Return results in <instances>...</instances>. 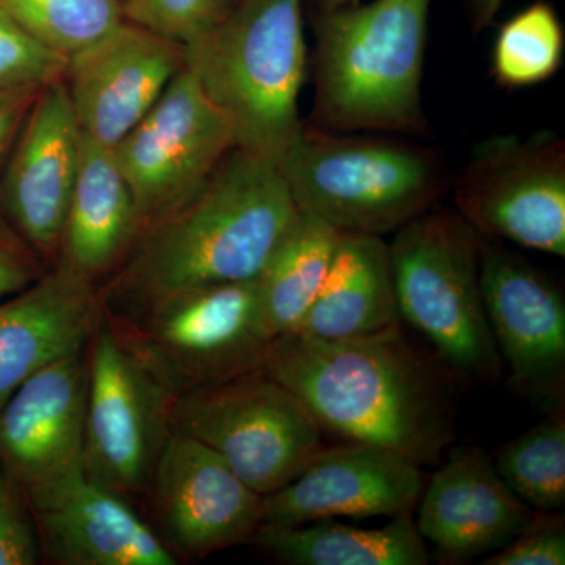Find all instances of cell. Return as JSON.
Listing matches in <instances>:
<instances>
[{"mask_svg": "<svg viewBox=\"0 0 565 565\" xmlns=\"http://www.w3.org/2000/svg\"><path fill=\"white\" fill-rule=\"evenodd\" d=\"M297 207L277 163L234 148L188 202L141 230L98 291L125 318L173 294L256 280Z\"/></svg>", "mask_w": 565, "mask_h": 565, "instance_id": "6da1fadb", "label": "cell"}, {"mask_svg": "<svg viewBox=\"0 0 565 565\" xmlns=\"http://www.w3.org/2000/svg\"><path fill=\"white\" fill-rule=\"evenodd\" d=\"M259 371L296 394L321 429L419 467L455 440L445 385L401 326L343 340L282 334Z\"/></svg>", "mask_w": 565, "mask_h": 565, "instance_id": "7a4b0ae2", "label": "cell"}, {"mask_svg": "<svg viewBox=\"0 0 565 565\" xmlns=\"http://www.w3.org/2000/svg\"><path fill=\"white\" fill-rule=\"evenodd\" d=\"M430 0L319 11L315 121L329 132L426 131L422 84Z\"/></svg>", "mask_w": 565, "mask_h": 565, "instance_id": "3957f363", "label": "cell"}, {"mask_svg": "<svg viewBox=\"0 0 565 565\" xmlns=\"http://www.w3.org/2000/svg\"><path fill=\"white\" fill-rule=\"evenodd\" d=\"M185 66L232 125L236 148L277 163L303 128L302 0H237L185 46Z\"/></svg>", "mask_w": 565, "mask_h": 565, "instance_id": "277c9868", "label": "cell"}, {"mask_svg": "<svg viewBox=\"0 0 565 565\" xmlns=\"http://www.w3.org/2000/svg\"><path fill=\"white\" fill-rule=\"evenodd\" d=\"M277 167L297 211L381 237L430 210L445 182L433 151L305 125Z\"/></svg>", "mask_w": 565, "mask_h": 565, "instance_id": "5b68a950", "label": "cell"}, {"mask_svg": "<svg viewBox=\"0 0 565 565\" xmlns=\"http://www.w3.org/2000/svg\"><path fill=\"white\" fill-rule=\"evenodd\" d=\"M390 247L401 321L465 377L494 379L501 362L479 281V234L460 217L427 210L394 232Z\"/></svg>", "mask_w": 565, "mask_h": 565, "instance_id": "8992f818", "label": "cell"}, {"mask_svg": "<svg viewBox=\"0 0 565 565\" xmlns=\"http://www.w3.org/2000/svg\"><path fill=\"white\" fill-rule=\"evenodd\" d=\"M106 319L173 396L258 371L273 343L256 280L200 286Z\"/></svg>", "mask_w": 565, "mask_h": 565, "instance_id": "52a82bcc", "label": "cell"}, {"mask_svg": "<svg viewBox=\"0 0 565 565\" xmlns=\"http://www.w3.org/2000/svg\"><path fill=\"white\" fill-rule=\"evenodd\" d=\"M172 427L214 449L263 497L292 481L322 438L299 397L259 370L174 397Z\"/></svg>", "mask_w": 565, "mask_h": 565, "instance_id": "ba28073f", "label": "cell"}, {"mask_svg": "<svg viewBox=\"0 0 565 565\" xmlns=\"http://www.w3.org/2000/svg\"><path fill=\"white\" fill-rule=\"evenodd\" d=\"M174 397L103 315L88 344L85 475L125 498L147 492L173 433Z\"/></svg>", "mask_w": 565, "mask_h": 565, "instance_id": "9c48e42d", "label": "cell"}, {"mask_svg": "<svg viewBox=\"0 0 565 565\" xmlns=\"http://www.w3.org/2000/svg\"><path fill=\"white\" fill-rule=\"evenodd\" d=\"M460 217L479 236L565 256V143L556 134L479 143L457 180Z\"/></svg>", "mask_w": 565, "mask_h": 565, "instance_id": "30bf717a", "label": "cell"}, {"mask_svg": "<svg viewBox=\"0 0 565 565\" xmlns=\"http://www.w3.org/2000/svg\"><path fill=\"white\" fill-rule=\"evenodd\" d=\"M234 148L232 125L184 66L143 120L111 148L141 230L188 202Z\"/></svg>", "mask_w": 565, "mask_h": 565, "instance_id": "8fae6325", "label": "cell"}, {"mask_svg": "<svg viewBox=\"0 0 565 565\" xmlns=\"http://www.w3.org/2000/svg\"><path fill=\"white\" fill-rule=\"evenodd\" d=\"M147 492L163 544L173 555L177 550L204 557L252 544L262 526L263 494L245 484L214 449L189 435H170Z\"/></svg>", "mask_w": 565, "mask_h": 565, "instance_id": "7c38bea8", "label": "cell"}, {"mask_svg": "<svg viewBox=\"0 0 565 565\" xmlns=\"http://www.w3.org/2000/svg\"><path fill=\"white\" fill-rule=\"evenodd\" d=\"M185 66V47L129 21L70 55L65 82L82 134L115 148Z\"/></svg>", "mask_w": 565, "mask_h": 565, "instance_id": "4fadbf2b", "label": "cell"}, {"mask_svg": "<svg viewBox=\"0 0 565 565\" xmlns=\"http://www.w3.org/2000/svg\"><path fill=\"white\" fill-rule=\"evenodd\" d=\"M424 486L422 467L390 449L359 441L319 448L292 481L264 497L262 526L393 519L414 511Z\"/></svg>", "mask_w": 565, "mask_h": 565, "instance_id": "5bb4252c", "label": "cell"}, {"mask_svg": "<svg viewBox=\"0 0 565 565\" xmlns=\"http://www.w3.org/2000/svg\"><path fill=\"white\" fill-rule=\"evenodd\" d=\"M487 321L512 384L557 399L565 382V302L546 275L479 236Z\"/></svg>", "mask_w": 565, "mask_h": 565, "instance_id": "9a60e30c", "label": "cell"}, {"mask_svg": "<svg viewBox=\"0 0 565 565\" xmlns=\"http://www.w3.org/2000/svg\"><path fill=\"white\" fill-rule=\"evenodd\" d=\"M81 147L65 82L41 88L0 184V210L41 259L57 255L61 247Z\"/></svg>", "mask_w": 565, "mask_h": 565, "instance_id": "2e32d148", "label": "cell"}, {"mask_svg": "<svg viewBox=\"0 0 565 565\" xmlns=\"http://www.w3.org/2000/svg\"><path fill=\"white\" fill-rule=\"evenodd\" d=\"M41 552L61 565H174L178 557L128 503L84 467L25 493Z\"/></svg>", "mask_w": 565, "mask_h": 565, "instance_id": "e0dca14e", "label": "cell"}, {"mask_svg": "<svg viewBox=\"0 0 565 565\" xmlns=\"http://www.w3.org/2000/svg\"><path fill=\"white\" fill-rule=\"evenodd\" d=\"M88 348L41 367L0 408V462L28 493L82 465Z\"/></svg>", "mask_w": 565, "mask_h": 565, "instance_id": "ac0fdd59", "label": "cell"}, {"mask_svg": "<svg viewBox=\"0 0 565 565\" xmlns=\"http://www.w3.org/2000/svg\"><path fill=\"white\" fill-rule=\"evenodd\" d=\"M416 505L419 534L452 563L503 548L541 514L504 484L492 459L475 446L448 452Z\"/></svg>", "mask_w": 565, "mask_h": 565, "instance_id": "d6986e66", "label": "cell"}, {"mask_svg": "<svg viewBox=\"0 0 565 565\" xmlns=\"http://www.w3.org/2000/svg\"><path fill=\"white\" fill-rule=\"evenodd\" d=\"M102 316L95 285L58 263L0 300V408L41 367L87 349Z\"/></svg>", "mask_w": 565, "mask_h": 565, "instance_id": "ffe728a7", "label": "cell"}, {"mask_svg": "<svg viewBox=\"0 0 565 565\" xmlns=\"http://www.w3.org/2000/svg\"><path fill=\"white\" fill-rule=\"evenodd\" d=\"M140 232L139 212L114 150L82 134L58 264L95 285L120 266Z\"/></svg>", "mask_w": 565, "mask_h": 565, "instance_id": "44dd1931", "label": "cell"}, {"mask_svg": "<svg viewBox=\"0 0 565 565\" xmlns=\"http://www.w3.org/2000/svg\"><path fill=\"white\" fill-rule=\"evenodd\" d=\"M401 326L384 237L341 233L329 274L291 333L321 340L363 337Z\"/></svg>", "mask_w": 565, "mask_h": 565, "instance_id": "7402d4cb", "label": "cell"}, {"mask_svg": "<svg viewBox=\"0 0 565 565\" xmlns=\"http://www.w3.org/2000/svg\"><path fill=\"white\" fill-rule=\"evenodd\" d=\"M252 545L292 565H426L430 561L412 512L373 530L337 519L300 526H259Z\"/></svg>", "mask_w": 565, "mask_h": 565, "instance_id": "603a6c76", "label": "cell"}, {"mask_svg": "<svg viewBox=\"0 0 565 565\" xmlns=\"http://www.w3.org/2000/svg\"><path fill=\"white\" fill-rule=\"evenodd\" d=\"M341 233L315 215L297 212L256 277L259 316L270 341L291 333L321 289Z\"/></svg>", "mask_w": 565, "mask_h": 565, "instance_id": "cb8c5ba5", "label": "cell"}, {"mask_svg": "<svg viewBox=\"0 0 565 565\" xmlns=\"http://www.w3.org/2000/svg\"><path fill=\"white\" fill-rule=\"evenodd\" d=\"M494 470L534 511L553 514L565 504V419L553 415L509 441L492 459Z\"/></svg>", "mask_w": 565, "mask_h": 565, "instance_id": "d4e9b609", "label": "cell"}, {"mask_svg": "<svg viewBox=\"0 0 565 565\" xmlns=\"http://www.w3.org/2000/svg\"><path fill=\"white\" fill-rule=\"evenodd\" d=\"M563 57L564 31L556 11L546 3H534L498 32L492 70L504 87H530L550 79Z\"/></svg>", "mask_w": 565, "mask_h": 565, "instance_id": "484cf974", "label": "cell"}, {"mask_svg": "<svg viewBox=\"0 0 565 565\" xmlns=\"http://www.w3.org/2000/svg\"><path fill=\"white\" fill-rule=\"evenodd\" d=\"M44 46L70 57L125 21L118 0H0Z\"/></svg>", "mask_w": 565, "mask_h": 565, "instance_id": "4316f807", "label": "cell"}, {"mask_svg": "<svg viewBox=\"0 0 565 565\" xmlns=\"http://www.w3.org/2000/svg\"><path fill=\"white\" fill-rule=\"evenodd\" d=\"M126 21L189 46L233 10L237 0H118Z\"/></svg>", "mask_w": 565, "mask_h": 565, "instance_id": "83f0119b", "label": "cell"}, {"mask_svg": "<svg viewBox=\"0 0 565 565\" xmlns=\"http://www.w3.org/2000/svg\"><path fill=\"white\" fill-rule=\"evenodd\" d=\"M68 57L44 46L0 6V90L43 88L65 77Z\"/></svg>", "mask_w": 565, "mask_h": 565, "instance_id": "f1b7e54d", "label": "cell"}, {"mask_svg": "<svg viewBox=\"0 0 565 565\" xmlns=\"http://www.w3.org/2000/svg\"><path fill=\"white\" fill-rule=\"evenodd\" d=\"M0 462V565L39 563L41 546L25 494Z\"/></svg>", "mask_w": 565, "mask_h": 565, "instance_id": "f546056e", "label": "cell"}, {"mask_svg": "<svg viewBox=\"0 0 565 565\" xmlns=\"http://www.w3.org/2000/svg\"><path fill=\"white\" fill-rule=\"evenodd\" d=\"M486 565H564L565 530L563 516L539 514L509 544L486 559Z\"/></svg>", "mask_w": 565, "mask_h": 565, "instance_id": "4dcf8cb0", "label": "cell"}, {"mask_svg": "<svg viewBox=\"0 0 565 565\" xmlns=\"http://www.w3.org/2000/svg\"><path fill=\"white\" fill-rule=\"evenodd\" d=\"M43 274L40 256L0 210V300L29 288Z\"/></svg>", "mask_w": 565, "mask_h": 565, "instance_id": "1f68e13d", "label": "cell"}, {"mask_svg": "<svg viewBox=\"0 0 565 565\" xmlns=\"http://www.w3.org/2000/svg\"><path fill=\"white\" fill-rule=\"evenodd\" d=\"M41 88L0 90V159L9 152Z\"/></svg>", "mask_w": 565, "mask_h": 565, "instance_id": "d6a6232c", "label": "cell"}, {"mask_svg": "<svg viewBox=\"0 0 565 565\" xmlns=\"http://www.w3.org/2000/svg\"><path fill=\"white\" fill-rule=\"evenodd\" d=\"M503 6V0H471L475 29L487 28L493 21L494 14Z\"/></svg>", "mask_w": 565, "mask_h": 565, "instance_id": "836d02e7", "label": "cell"}, {"mask_svg": "<svg viewBox=\"0 0 565 565\" xmlns=\"http://www.w3.org/2000/svg\"><path fill=\"white\" fill-rule=\"evenodd\" d=\"M356 2H359V0H316V6H318L319 11H329Z\"/></svg>", "mask_w": 565, "mask_h": 565, "instance_id": "e575fe53", "label": "cell"}]
</instances>
